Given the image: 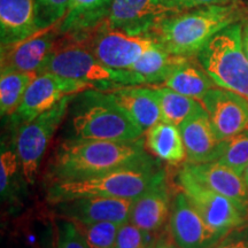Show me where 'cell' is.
Returning a JSON list of instances; mask_svg holds the SVG:
<instances>
[{
    "label": "cell",
    "mask_w": 248,
    "mask_h": 248,
    "mask_svg": "<svg viewBox=\"0 0 248 248\" xmlns=\"http://www.w3.org/2000/svg\"><path fill=\"white\" fill-rule=\"evenodd\" d=\"M187 58L171 54L160 46H155L145 52L129 70L140 78L142 85H162Z\"/></svg>",
    "instance_id": "23"
},
{
    "label": "cell",
    "mask_w": 248,
    "mask_h": 248,
    "mask_svg": "<svg viewBox=\"0 0 248 248\" xmlns=\"http://www.w3.org/2000/svg\"><path fill=\"white\" fill-rule=\"evenodd\" d=\"M171 204V193L166 177L133 200L129 221L142 230L155 233L169 219Z\"/></svg>",
    "instance_id": "17"
},
{
    "label": "cell",
    "mask_w": 248,
    "mask_h": 248,
    "mask_svg": "<svg viewBox=\"0 0 248 248\" xmlns=\"http://www.w3.org/2000/svg\"><path fill=\"white\" fill-rule=\"evenodd\" d=\"M177 179L182 191L213 230L225 235L248 223L247 212L231 199L198 182L184 166L179 170Z\"/></svg>",
    "instance_id": "9"
},
{
    "label": "cell",
    "mask_w": 248,
    "mask_h": 248,
    "mask_svg": "<svg viewBox=\"0 0 248 248\" xmlns=\"http://www.w3.org/2000/svg\"><path fill=\"white\" fill-rule=\"evenodd\" d=\"M20 170L22 171L16 148H11L7 145L5 146L2 142L0 154V193L2 202L14 197L17 190V175Z\"/></svg>",
    "instance_id": "28"
},
{
    "label": "cell",
    "mask_w": 248,
    "mask_h": 248,
    "mask_svg": "<svg viewBox=\"0 0 248 248\" xmlns=\"http://www.w3.org/2000/svg\"><path fill=\"white\" fill-rule=\"evenodd\" d=\"M179 130L186 151V162L204 163L217 160L221 140L215 135L206 109L184 121Z\"/></svg>",
    "instance_id": "18"
},
{
    "label": "cell",
    "mask_w": 248,
    "mask_h": 248,
    "mask_svg": "<svg viewBox=\"0 0 248 248\" xmlns=\"http://www.w3.org/2000/svg\"><path fill=\"white\" fill-rule=\"evenodd\" d=\"M156 241L157 238L154 233L126 221L120 225L115 243L111 248H147L155 246Z\"/></svg>",
    "instance_id": "30"
},
{
    "label": "cell",
    "mask_w": 248,
    "mask_h": 248,
    "mask_svg": "<svg viewBox=\"0 0 248 248\" xmlns=\"http://www.w3.org/2000/svg\"><path fill=\"white\" fill-rule=\"evenodd\" d=\"M178 13L166 0H113L104 26L130 33H150L151 30L168 17Z\"/></svg>",
    "instance_id": "11"
},
{
    "label": "cell",
    "mask_w": 248,
    "mask_h": 248,
    "mask_svg": "<svg viewBox=\"0 0 248 248\" xmlns=\"http://www.w3.org/2000/svg\"><path fill=\"white\" fill-rule=\"evenodd\" d=\"M145 147L153 157L170 166H177L186 160V151L179 126L156 123L145 131Z\"/></svg>",
    "instance_id": "22"
},
{
    "label": "cell",
    "mask_w": 248,
    "mask_h": 248,
    "mask_svg": "<svg viewBox=\"0 0 248 248\" xmlns=\"http://www.w3.org/2000/svg\"><path fill=\"white\" fill-rule=\"evenodd\" d=\"M77 229L91 248H111L115 243L120 223H75Z\"/></svg>",
    "instance_id": "29"
},
{
    "label": "cell",
    "mask_w": 248,
    "mask_h": 248,
    "mask_svg": "<svg viewBox=\"0 0 248 248\" xmlns=\"http://www.w3.org/2000/svg\"><path fill=\"white\" fill-rule=\"evenodd\" d=\"M135 199L116 198H78L53 203V214L58 218L74 223H97L129 221L130 210Z\"/></svg>",
    "instance_id": "15"
},
{
    "label": "cell",
    "mask_w": 248,
    "mask_h": 248,
    "mask_svg": "<svg viewBox=\"0 0 248 248\" xmlns=\"http://www.w3.org/2000/svg\"><path fill=\"white\" fill-rule=\"evenodd\" d=\"M160 167L145 147L144 139L132 141L67 138L59 144L47 164L48 183L75 181L122 169Z\"/></svg>",
    "instance_id": "1"
},
{
    "label": "cell",
    "mask_w": 248,
    "mask_h": 248,
    "mask_svg": "<svg viewBox=\"0 0 248 248\" xmlns=\"http://www.w3.org/2000/svg\"><path fill=\"white\" fill-rule=\"evenodd\" d=\"M60 37L58 23L20 42L1 46V71L37 73L57 47Z\"/></svg>",
    "instance_id": "14"
},
{
    "label": "cell",
    "mask_w": 248,
    "mask_h": 248,
    "mask_svg": "<svg viewBox=\"0 0 248 248\" xmlns=\"http://www.w3.org/2000/svg\"><path fill=\"white\" fill-rule=\"evenodd\" d=\"M75 95H67L51 109L17 128L15 148L20 157L22 176L29 185L35 184L40 162L52 138L67 117L70 102Z\"/></svg>",
    "instance_id": "7"
},
{
    "label": "cell",
    "mask_w": 248,
    "mask_h": 248,
    "mask_svg": "<svg viewBox=\"0 0 248 248\" xmlns=\"http://www.w3.org/2000/svg\"><path fill=\"white\" fill-rule=\"evenodd\" d=\"M39 73L54 74L105 92L123 86L142 85L140 78L131 70L113 69L105 66L85 46L62 36L57 47L37 71V74Z\"/></svg>",
    "instance_id": "5"
},
{
    "label": "cell",
    "mask_w": 248,
    "mask_h": 248,
    "mask_svg": "<svg viewBox=\"0 0 248 248\" xmlns=\"http://www.w3.org/2000/svg\"><path fill=\"white\" fill-rule=\"evenodd\" d=\"M216 161L243 175L248 166V129L233 137L221 140Z\"/></svg>",
    "instance_id": "27"
},
{
    "label": "cell",
    "mask_w": 248,
    "mask_h": 248,
    "mask_svg": "<svg viewBox=\"0 0 248 248\" xmlns=\"http://www.w3.org/2000/svg\"><path fill=\"white\" fill-rule=\"evenodd\" d=\"M90 89L88 85L77 80L51 73L37 74L28 86L20 106L11 116L13 124L18 128L21 124L29 122L51 109L67 95L77 94Z\"/></svg>",
    "instance_id": "10"
},
{
    "label": "cell",
    "mask_w": 248,
    "mask_h": 248,
    "mask_svg": "<svg viewBox=\"0 0 248 248\" xmlns=\"http://www.w3.org/2000/svg\"><path fill=\"white\" fill-rule=\"evenodd\" d=\"M169 233L182 248H212L224 237L204 222L183 191L173 198Z\"/></svg>",
    "instance_id": "12"
},
{
    "label": "cell",
    "mask_w": 248,
    "mask_h": 248,
    "mask_svg": "<svg viewBox=\"0 0 248 248\" xmlns=\"http://www.w3.org/2000/svg\"><path fill=\"white\" fill-rule=\"evenodd\" d=\"M169 234H167V239H166V244H164V248H182L172 240V238H170L171 235L169 237Z\"/></svg>",
    "instance_id": "37"
},
{
    "label": "cell",
    "mask_w": 248,
    "mask_h": 248,
    "mask_svg": "<svg viewBox=\"0 0 248 248\" xmlns=\"http://www.w3.org/2000/svg\"><path fill=\"white\" fill-rule=\"evenodd\" d=\"M193 177L210 190L224 195L248 213V192L243 175L217 161L184 164Z\"/></svg>",
    "instance_id": "16"
},
{
    "label": "cell",
    "mask_w": 248,
    "mask_h": 248,
    "mask_svg": "<svg viewBox=\"0 0 248 248\" xmlns=\"http://www.w3.org/2000/svg\"><path fill=\"white\" fill-rule=\"evenodd\" d=\"M53 248H91L74 222L55 217Z\"/></svg>",
    "instance_id": "32"
},
{
    "label": "cell",
    "mask_w": 248,
    "mask_h": 248,
    "mask_svg": "<svg viewBox=\"0 0 248 248\" xmlns=\"http://www.w3.org/2000/svg\"><path fill=\"white\" fill-rule=\"evenodd\" d=\"M38 32L36 0H0V43L6 46Z\"/></svg>",
    "instance_id": "20"
},
{
    "label": "cell",
    "mask_w": 248,
    "mask_h": 248,
    "mask_svg": "<svg viewBox=\"0 0 248 248\" xmlns=\"http://www.w3.org/2000/svg\"><path fill=\"white\" fill-rule=\"evenodd\" d=\"M195 57L216 86L248 99V59L241 44V21L217 32Z\"/></svg>",
    "instance_id": "6"
},
{
    "label": "cell",
    "mask_w": 248,
    "mask_h": 248,
    "mask_svg": "<svg viewBox=\"0 0 248 248\" xmlns=\"http://www.w3.org/2000/svg\"><path fill=\"white\" fill-rule=\"evenodd\" d=\"M200 101L219 140L248 129V99L244 95L215 86Z\"/></svg>",
    "instance_id": "13"
},
{
    "label": "cell",
    "mask_w": 248,
    "mask_h": 248,
    "mask_svg": "<svg viewBox=\"0 0 248 248\" xmlns=\"http://www.w3.org/2000/svg\"><path fill=\"white\" fill-rule=\"evenodd\" d=\"M241 44L248 59V16L241 21Z\"/></svg>",
    "instance_id": "35"
},
{
    "label": "cell",
    "mask_w": 248,
    "mask_h": 248,
    "mask_svg": "<svg viewBox=\"0 0 248 248\" xmlns=\"http://www.w3.org/2000/svg\"><path fill=\"white\" fill-rule=\"evenodd\" d=\"M162 85L173 91L201 100L216 84L199 63L197 57H188L167 78Z\"/></svg>",
    "instance_id": "24"
},
{
    "label": "cell",
    "mask_w": 248,
    "mask_h": 248,
    "mask_svg": "<svg viewBox=\"0 0 248 248\" xmlns=\"http://www.w3.org/2000/svg\"><path fill=\"white\" fill-rule=\"evenodd\" d=\"M248 16V6L234 1L202 6L169 15L151 30L160 47L179 57H195L217 32Z\"/></svg>",
    "instance_id": "2"
},
{
    "label": "cell",
    "mask_w": 248,
    "mask_h": 248,
    "mask_svg": "<svg viewBox=\"0 0 248 248\" xmlns=\"http://www.w3.org/2000/svg\"><path fill=\"white\" fill-rule=\"evenodd\" d=\"M110 95L126 115L144 132L161 122V109L152 86L129 85L109 91Z\"/></svg>",
    "instance_id": "19"
},
{
    "label": "cell",
    "mask_w": 248,
    "mask_h": 248,
    "mask_svg": "<svg viewBox=\"0 0 248 248\" xmlns=\"http://www.w3.org/2000/svg\"><path fill=\"white\" fill-rule=\"evenodd\" d=\"M147 248H155V246H151V247H147Z\"/></svg>",
    "instance_id": "39"
},
{
    "label": "cell",
    "mask_w": 248,
    "mask_h": 248,
    "mask_svg": "<svg viewBox=\"0 0 248 248\" xmlns=\"http://www.w3.org/2000/svg\"><path fill=\"white\" fill-rule=\"evenodd\" d=\"M161 109V121L179 126L195 114L204 109L200 100L181 94L164 85H153Z\"/></svg>",
    "instance_id": "25"
},
{
    "label": "cell",
    "mask_w": 248,
    "mask_h": 248,
    "mask_svg": "<svg viewBox=\"0 0 248 248\" xmlns=\"http://www.w3.org/2000/svg\"><path fill=\"white\" fill-rule=\"evenodd\" d=\"M167 234L168 233H162L157 237V241L155 244V248H164V244H166Z\"/></svg>",
    "instance_id": "36"
},
{
    "label": "cell",
    "mask_w": 248,
    "mask_h": 248,
    "mask_svg": "<svg viewBox=\"0 0 248 248\" xmlns=\"http://www.w3.org/2000/svg\"><path fill=\"white\" fill-rule=\"evenodd\" d=\"M37 73L1 71L0 75V111L1 116H12L20 106L28 86Z\"/></svg>",
    "instance_id": "26"
},
{
    "label": "cell",
    "mask_w": 248,
    "mask_h": 248,
    "mask_svg": "<svg viewBox=\"0 0 248 248\" xmlns=\"http://www.w3.org/2000/svg\"><path fill=\"white\" fill-rule=\"evenodd\" d=\"M69 138L89 140L132 141L142 137V130L116 104L109 92L86 90L70 102Z\"/></svg>",
    "instance_id": "3"
},
{
    "label": "cell",
    "mask_w": 248,
    "mask_h": 248,
    "mask_svg": "<svg viewBox=\"0 0 248 248\" xmlns=\"http://www.w3.org/2000/svg\"><path fill=\"white\" fill-rule=\"evenodd\" d=\"M166 177V170L161 167L116 170L75 181L48 183L46 198L51 204L93 197L136 199Z\"/></svg>",
    "instance_id": "4"
},
{
    "label": "cell",
    "mask_w": 248,
    "mask_h": 248,
    "mask_svg": "<svg viewBox=\"0 0 248 248\" xmlns=\"http://www.w3.org/2000/svg\"><path fill=\"white\" fill-rule=\"evenodd\" d=\"M212 248H248L247 223L229 232Z\"/></svg>",
    "instance_id": "33"
},
{
    "label": "cell",
    "mask_w": 248,
    "mask_h": 248,
    "mask_svg": "<svg viewBox=\"0 0 248 248\" xmlns=\"http://www.w3.org/2000/svg\"><path fill=\"white\" fill-rule=\"evenodd\" d=\"M71 42L85 46L105 66L120 70H129L145 52L159 46L150 33H130L104 26Z\"/></svg>",
    "instance_id": "8"
},
{
    "label": "cell",
    "mask_w": 248,
    "mask_h": 248,
    "mask_svg": "<svg viewBox=\"0 0 248 248\" xmlns=\"http://www.w3.org/2000/svg\"><path fill=\"white\" fill-rule=\"evenodd\" d=\"M243 177H244L245 184H246L247 192H248V166L246 167V169H245V171H244V173H243Z\"/></svg>",
    "instance_id": "38"
},
{
    "label": "cell",
    "mask_w": 248,
    "mask_h": 248,
    "mask_svg": "<svg viewBox=\"0 0 248 248\" xmlns=\"http://www.w3.org/2000/svg\"><path fill=\"white\" fill-rule=\"evenodd\" d=\"M113 0H70L66 16L59 22L62 37L76 40L104 22Z\"/></svg>",
    "instance_id": "21"
},
{
    "label": "cell",
    "mask_w": 248,
    "mask_h": 248,
    "mask_svg": "<svg viewBox=\"0 0 248 248\" xmlns=\"http://www.w3.org/2000/svg\"><path fill=\"white\" fill-rule=\"evenodd\" d=\"M239 0H166V2L176 12L187 11V9L202 7L210 5H224Z\"/></svg>",
    "instance_id": "34"
},
{
    "label": "cell",
    "mask_w": 248,
    "mask_h": 248,
    "mask_svg": "<svg viewBox=\"0 0 248 248\" xmlns=\"http://www.w3.org/2000/svg\"><path fill=\"white\" fill-rule=\"evenodd\" d=\"M69 5L70 0H36L38 31L61 22L66 16Z\"/></svg>",
    "instance_id": "31"
}]
</instances>
